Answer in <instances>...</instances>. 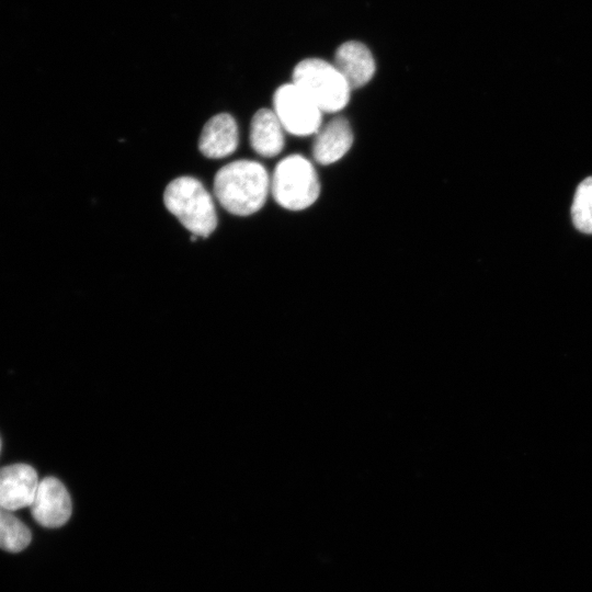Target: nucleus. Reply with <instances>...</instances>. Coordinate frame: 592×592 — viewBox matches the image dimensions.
<instances>
[{
    "mask_svg": "<svg viewBox=\"0 0 592 592\" xmlns=\"http://www.w3.org/2000/svg\"><path fill=\"white\" fill-rule=\"evenodd\" d=\"M272 110L292 135H315L322 126V111L293 82L277 88Z\"/></svg>",
    "mask_w": 592,
    "mask_h": 592,
    "instance_id": "39448f33",
    "label": "nucleus"
},
{
    "mask_svg": "<svg viewBox=\"0 0 592 592\" xmlns=\"http://www.w3.org/2000/svg\"><path fill=\"white\" fill-rule=\"evenodd\" d=\"M275 202L289 210H303L311 206L320 193L318 174L312 163L300 155L282 159L271 177Z\"/></svg>",
    "mask_w": 592,
    "mask_h": 592,
    "instance_id": "20e7f679",
    "label": "nucleus"
},
{
    "mask_svg": "<svg viewBox=\"0 0 592 592\" xmlns=\"http://www.w3.org/2000/svg\"><path fill=\"white\" fill-rule=\"evenodd\" d=\"M315 135L312 156L320 164L339 161L353 144V132L344 117H334L322 125Z\"/></svg>",
    "mask_w": 592,
    "mask_h": 592,
    "instance_id": "9d476101",
    "label": "nucleus"
},
{
    "mask_svg": "<svg viewBox=\"0 0 592 592\" xmlns=\"http://www.w3.org/2000/svg\"><path fill=\"white\" fill-rule=\"evenodd\" d=\"M271 187L266 169L252 160H236L221 167L214 178V194L230 214L249 216L264 205Z\"/></svg>",
    "mask_w": 592,
    "mask_h": 592,
    "instance_id": "f257e3e1",
    "label": "nucleus"
},
{
    "mask_svg": "<svg viewBox=\"0 0 592 592\" xmlns=\"http://www.w3.org/2000/svg\"><path fill=\"white\" fill-rule=\"evenodd\" d=\"M39 480L36 470L26 464L0 468V506L16 511L31 506Z\"/></svg>",
    "mask_w": 592,
    "mask_h": 592,
    "instance_id": "0eeeda50",
    "label": "nucleus"
},
{
    "mask_svg": "<svg viewBox=\"0 0 592 592\" xmlns=\"http://www.w3.org/2000/svg\"><path fill=\"white\" fill-rule=\"evenodd\" d=\"M31 531L12 511L0 506V548L19 553L31 543Z\"/></svg>",
    "mask_w": 592,
    "mask_h": 592,
    "instance_id": "f8f14e48",
    "label": "nucleus"
},
{
    "mask_svg": "<svg viewBox=\"0 0 592 592\" xmlns=\"http://www.w3.org/2000/svg\"><path fill=\"white\" fill-rule=\"evenodd\" d=\"M167 209L195 237L207 238L217 227L213 197L193 177L172 180L163 192Z\"/></svg>",
    "mask_w": 592,
    "mask_h": 592,
    "instance_id": "f03ea898",
    "label": "nucleus"
},
{
    "mask_svg": "<svg viewBox=\"0 0 592 592\" xmlns=\"http://www.w3.org/2000/svg\"><path fill=\"white\" fill-rule=\"evenodd\" d=\"M30 508L34 520L48 528L62 526L72 511L69 492L62 482L54 477L39 481Z\"/></svg>",
    "mask_w": 592,
    "mask_h": 592,
    "instance_id": "423d86ee",
    "label": "nucleus"
},
{
    "mask_svg": "<svg viewBox=\"0 0 592 592\" xmlns=\"http://www.w3.org/2000/svg\"><path fill=\"white\" fill-rule=\"evenodd\" d=\"M333 65L352 90L368 83L376 71V62L372 52L358 41H348L341 44L335 50Z\"/></svg>",
    "mask_w": 592,
    "mask_h": 592,
    "instance_id": "6e6552de",
    "label": "nucleus"
},
{
    "mask_svg": "<svg viewBox=\"0 0 592 592\" xmlns=\"http://www.w3.org/2000/svg\"><path fill=\"white\" fill-rule=\"evenodd\" d=\"M0 451H1V439H0Z\"/></svg>",
    "mask_w": 592,
    "mask_h": 592,
    "instance_id": "4468645a",
    "label": "nucleus"
},
{
    "mask_svg": "<svg viewBox=\"0 0 592 592\" xmlns=\"http://www.w3.org/2000/svg\"><path fill=\"white\" fill-rule=\"evenodd\" d=\"M284 132L273 110L260 109L251 119L249 141L257 153L271 158L283 150Z\"/></svg>",
    "mask_w": 592,
    "mask_h": 592,
    "instance_id": "9b49d317",
    "label": "nucleus"
},
{
    "mask_svg": "<svg viewBox=\"0 0 592 592\" xmlns=\"http://www.w3.org/2000/svg\"><path fill=\"white\" fill-rule=\"evenodd\" d=\"M296 84L322 113H335L344 109L351 96V87L337 69L320 58H306L293 71Z\"/></svg>",
    "mask_w": 592,
    "mask_h": 592,
    "instance_id": "7ed1b4c3",
    "label": "nucleus"
},
{
    "mask_svg": "<svg viewBox=\"0 0 592 592\" xmlns=\"http://www.w3.org/2000/svg\"><path fill=\"white\" fill-rule=\"evenodd\" d=\"M571 217L579 231L592 234V177L578 185L571 206Z\"/></svg>",
    "mask_w": 592,
    "mask_h": 592,
    "instance_id": "ddd939ff",
    "label": "nucleus"
},
{
    "mask_svg": "<svg viewBox=\"0 0 592 592\" xmlns=\"http://www.w3.org/2000/svg\"><path fill=\"white\" fill-rule=\"evenodd\" d=\"M239 132L235 118L220 113L204 125L200 139V151L209 159H221L231 155L238 147Z\"/></svg>",
    "mask_w": 592,
    "mask_h": 592,
    "instance_id": "1a4fd4ad",
    "label": "nucleus"
}]
</instances>
